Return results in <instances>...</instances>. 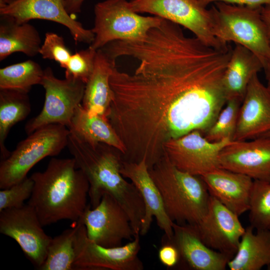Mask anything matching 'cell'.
<instances>
[{"label":"cell","instance_id":"cell-1","mask_svg":"<svg viewBox=\"0 0 270 270\" xmlns=\"http://www.w3.org/2000/svg\"><path fill=\"white\" fill-rule=\"evenodd\" d=\"M67 147L88 182L90 208L96 207L104 194H110L128 214L135 234H140L144 202L136 186L121 174L122 160L117 150L102 143L91 144L70 132Z\"/></svg>","mask_w":270,"mask_h":270},{"label":"cell","instance_id":"cell-2","mask_svg":"<svg viewBox=\"0 0 270 270\" xmlns=\"http://www.w3.org/2000/svg\"><path fill=\"white\" fill-rule=\"evenodd\" d=\"M34 182L28 204L43 226L63 220L78 221L88 205L89 183L72 158H52L46 169L30 176Z\"/></svg>","mask_w":270,"mask_h":270},{"label":"cell","instance_id":"cell-3","mask_svg":"<svg viewBox=\"0 0 270 270\" xmlns=\"http://www.w3.org/2000/svg\"><path fill=\"white\" fill-rule=\"evenodd\" d=\"M173 222L196 224L206 214L210 194L202 177L181 170L164 156L149 170Z\"/></svg>","mask_w":270,"mask_h":270},{"label":"cell","instance_id":"cell-4","mask_svg":"<svg viewBox=\"0 0 270 270\" xmlns=\"http://www.w3.org/2000/svg\"><path fill=\"white\" fill-rule=\"evenodd\" d=\"M212 8V32L222 44L233 42L253 52L264 68L270 60V41L260 8L215 2Z\"/></svg>","mask_w":270,"mask_h":270},{"label":"cell","instance_id":"cell-5","mask_svg":"<svg viewBox=\"0 0 270 270\" xmlns=\"http://www.w3.org/2000/svg\"><path fill=\"white\" fill-rule=\"evenodd\" d=\"M69 129L57 124L41 127L20 142L0 164V188L23 180L30 170L46 157L58 154L67 146Z\"/></svg>","mask_w":270,"mask_h":270},{"label":"cell","instance_id":"cell-6","mask_svg":"<svg viewBox=\"0 0 270 270\" xmlns=\"http://www.w3.org/2000/svg\"><path fill=\"white\" fill-rule=\"evenodd\" d=\"M94 38L90 46L97 50L116 40H144L152 28L160 26L164 18L143 16L134 12L126 0H105L94 6Z\"/></svg>","mask_w":270,"mask_h":270},{"label":"cell","instance_id":"cell-7","mask_svg":"<svg viewBox=\"0 0 270 270\" xmlns=\"http://www.w3.org/2000/svg\"><path fill=\"white\" fill-rule=\"evenodd\" d=\"M128 3L137 13L150 14L186 28L208 46L219 50L230 46L214 36L212 10L198 0H130Z\"/></svg>","mask_w":270,"mask_h":270},{"label":"cell","instance_id":"cell-8","mask_svg":"<svg viewBox=\"0 0 270 270\" xmlns=\"http://www.w3.org/2000/svg\"><path fill=\"white\" fill-rule=\"evenodd\" d=\"M40 85L45 90L44 104L40 113L26 122L28 134L50 124L68 128L76 108L82 102L86 84L73 78H58L48 67L44 70Z\"/></svg>","mask_w":270,"mask_h":270},{"label":"cell","instance_id":"cell-9","mask_svg":"<svg viewBox=\"0 0 270 270\" xmlns=\"http://www.w3.org/2000/svg\"><path fill=\"white\" fill-rule=\"evenodd\" d=\"M76 246V270H142L144 266L138 256L140 250V234L124 245L106 248L89 239L81 219L78 220Z\"/></svg>","mask_w":270,"mask_h":270},{"label":"cell","instance_id":"cell-10","mask_svg":"<svg viewBox=\"0 0 270 270\" xmlns=\"http://www.w3.org/2000/svg\"><path fill=\"white\" fill-rule=\"evenodd\" d=\"M232 141L212 142L199 130H194L166 142L164 155L179 170L202 176L220 167L219 156L222 148Z\"/></svg>","mask_w":270,"mask_h":270},{"label":"cell","instance_id":"cell-11","mask_svg":"<svg viewBox=\"0 0 270 270\" xmlns=\"http://www.w3.org/2000/svg\"><path fill=\"white\" fill-rule=\"evenodd\" d=\"M42 227L35 210L28 204L0 212V232L15 240L38 269L44 262L52 239Z\"/></svg>","mask_w":270,"mask_h":270},{"label":"cell","instance_id":"cell-12","mask_svg":"<svg viewBox=\"0 0 270 270\" xmlns=\"http://www.w3.org/2000/svg\"><path fill=\"white\" fill-rule=\"evenodd\" d=\"M80 219L88 238L104 247L120 246L124 240H132L136 236L128 214L108 194L103 195L96 207L88 205Z\"/></svg>","mask_w":270,"mask_h":270},{"label":"cell","instance_id":"cell-13","mask_svg":"<svg viewBox=\"0 0 270 270\" xmlns=\"http://www.w3.org/2000/svg\"><path fill=\"white\" fill-rule=\"evenodd\" d=\"M192 225L205 244L230 259L236 254L245 231L239 216L210 195L206 214Z\"/></svg>","mask_w":270,"mask_h":270},{"label":"cell","instance_id":"cell-14","mask_svg":"<svg viewBox=\"0 0 270 270\" xmlns=\"http://www.w3.org/2000/svg\"><path fill=\"white\" fill-rule=\"evenodd\" d=\"M0 14L14 19L18 23L38 19L52 21L66 26L76 42L90 44L94 34L85 28L67 12L62 0H16L0 5Z\"/></svg>","mask_w":270,"mask_h":270},{"label":"cell","instance_id":"cell-15","mask_svg":"<svg viewBox=\"0 0 270 270\" xmlns=\"http://www.w3.org/2000/svg\"><path fill=\"white\" fill-rule=\"evenodd\" d=\"M219 165L254 180L270 182V138L232 141L220 152Z\"/></svg>","mask_w":270,"mask_h":270},{"label":"cell","instance_id":"cell-16","mask_svg":"<svg viewBox=\"0 0 270 270\" xmlns=\"http://www.w3.org/2000/svg\"><path fill=\"white\" fill-rule=\"evenodd\" d=\"M120 172L124 178L130 179L136 186L144 202L145 214L140 235L146 234L153 217H155L157 224L164 232V237L171 240L173 236V222L166 212L161 194L150 174L146 160L144 159L138 162L122 160Z\"/></svg>","mask_w":270,"mask_h":270},{"label":"cell","instance_id":"cell-17","mask_svg":"<svg viewBox=\"0 0 270 270\" xmlns=\"http://www.w3.org/2000/svg\"><path fill=\"white\" fill-rule=\"evenodd\" d=\"M270 132V92L254 75L241 103L233 141L264 136Z\"/></svg>","mask_w":270,"mask_h":270},{"label":"cell","instance_id":"cell-18","mask_svg":"<svg viewBox=\"0 0 270 270\" xmlns=\"http://www.w3.org/2000/svg\"><path fill=\"white\" fill-rule=\"evenodd\" d=\"M172 228V238L168 240L178 250V264L193 270H225L228 268L230 258L205 244L194 225L173 222Z\"/></svg>","mask_w":270,"mask_h":270},{"label":"cell","instance_id":"cell-19","mask_svg":"<svg viewBox=\"0 0 270 270\" xmlns=\"http://www.w3.org/2000/svg\"><path fill=\"white\" fill-rule=\"evenodd\" d=\"M210 196L240 216L248 211L254 180L245 174L218 168L200 176Z\"/></svg>","mask_w":270,"mask_h":270},{"label":"cell","instance_id":"cell-20","mask_svg":"<svg viewBox=\"0 0 270 270\" xmlns=\"http://www.w3.org/2000/svg\"><path fill=\"white\" fill-rule=\"evenodd\" d=\"M262 70L263 64L253 52L236 44L223 76L226 101L237 100L242 102L249 83Z\"/></svg>","mask_w":270,"mask_h":270},{"label":"cell","instance_id":"cell-21","mask_svg":"<svg viewBox=\"0 0 270 270\" xmlns=\"http://www.w3.org/2000/svg\"><path fill=\"white\" fill-rule=\"evenodd\" d=\"M116 63L97 50L93 72L86 84L82 102L90 115L107 116L112 100L110 78Z\"/></svg>","mask_w":270,"mask_h":270},{"label":"cell","instance_id":"cell-22","mask_svg":"<svg viewBox=\"0 0 270 270\" xmlns=\"http://www.w3.org/2000/svg\"><path fill=\"white\" fill-rule=\"evenodd\" d=\"M245 228L238 250L228 261L230 270H260L270 266V230Z\"/></svg>","mask_w":270,"mask_h":270},{"label":"cell","instance_id":"cell-23","mask_svg":"<svg viewBox=\"0 0 270 270\" xmlns=\"http://www.w3.org/2000/svg\"><path fill=\"white\" fill-rule=\"evenodd\" d=\"M42 46L40 34L28 22L18 23L14 19L0 16V60L20 52L28 56L39 54Z\"/></svg>","mask_w":270,"mask_h":270},{"label":"cell","instance_id":"cell-24","mask_svg":"<svg viewBox=\"0 0 270 270\" xmlns=\"http://www.w3.org/2000/svg\"><path fill=\"white\" fill-rule=\"evenodd\" d=\"M68 128L90 143L104 144L115 148L123 155L126 153L125 146L107 117L90 115L82 104L76 108Z\"/></svg>","mask_w":270,"mask_h":270},{"label":"cell","instance_id":"cell-25","mask_svg":"<svg viewBox=\"0 0 270 270\" xmlns=\"http://www.w3.org/2000/svg\"><path fill=\"white\" fill-rule=\"evenodd\" d=\"M31 112L28 93L11 90H0V158H6L10 152L5 141L12 127L24 120Z\"/></svg>","mask_w":270,"mask_h":270},{"label":"cell","instance_id":"cell-26","mask_svg":"<svg viewBox=\"0 0 270 270\" xmlns=\"http://www.w3.org/2000/svg\"><path fill=\"white\" fill-rule=\"evenodd\" d=\"M74 222V225L72 228L52 238L48 248L46 259L38 270H76V240L78 222Z\"/></svg>","mask_w":270,"mask_h":270},{"label":"cell","instance_id":"cell-27","mask_svg":"<svg viewBox=\"0 0 270 270\" xmlns=\"http://www.w3.org/2000/svg\"><path fill=\"white\" fill-rule=\"evenodd\" d=\"M40 65L28 60L0 69V90L28 93L32 86L40 84L44 75Z\"/></svg>","mask_w":270,"mask_h":270},{"label":"cell","instance_id":"cell-28","mask_svg":"<svg viewBox=\"0 0 270 270\" xmlns=\"http://www.w3.org/2000/svg\"><path fill=\"white\" fill-rule=\"evenodd\" d=\"M248 212L254 229L270 230V182L254 180Z\"/></svg>","mask_w":270,"mask_h":270},{"label":"cell","instance_id":"cell-29","mask_svg":"<svg viewBox=\"0 0 270 270\" xmlns=\"http://www.w3.org/2000/svg\"><path fill=\"white\" fill-rule=\"evenodd\" d=\"M241 103L237 100L226 101L214 123L204 134L206 139L212 142L233 141Z\"/></svg>","mask_w":270,"mask_h":270},{"label":"cell","instance_id":"cell-30","mask_svg":"<svg viewBox=\"0 0 270 270\" xmlns=\"http://www.w3.org/2000/svg\"><path fill=\"white\" fill-rule=\"evenodd\" d=\"M96 50L90 46L72 54L65 69V78L80 80L85 84L94 68Z\"/></svg>","mask_w":270,"mask_h":270},{"label":"cell","instance_id":"cell-31","mask_svg":"<svg viewBox=\"0 0 270 270\" xmlns=\"http://www.w3.org/2000/svg\"><path fill=\"white\" fill-rule=\"evenodd\" d=\"M34 188L31 177L0 190V212L9 208H17L24 205V201L30 198Z\"/></svg>","mask_w":270,"mask_h":270},{"label":"cell","instance_id":"cell-32","mask_svg":"<svg viewBox=\"0 0 270 270\" xmlns=\"http://www.w3.org/2000/svg\"><path fill=\"white\" fill-rule=\"evenodd\" d=\"M39 54L44 59L56 61L64 68L72 55L70 50L66 46L63 38L52 32L45 34Z\"/></svg>","mask_w":270,"mask_h":270},{"label":"cell","instance_id":"cell-33","mask_svg":"<svg viewBox=\"0 0 270 270\" xmlns=\"http://www.w3.org/2000/svg\"><path fill=\"white\" fill-rule=\"evenodd\" d=\"M162 246L158 250V257L161 263L168 268L178 264L180 256L176 246L164 237Z\"/></svg>","mask_w":270,"mask_h":270},{"label":"cell","instance_id":"cell-34","mask_svg":"<svg viewBox=\"0 0 270 270\" xmlns=\"http://www.w3.org/2000/svg\"><path fill=\"white\" fill-rule=\"evenodd\" d=\"M204 7L210 3L222 2L226 4L246 6L252 7L260 8L266 5L270 4V0H198Z\"/></svg>","mask_w":270,"mask_h":270},{"label":"cell","instance_id":"cell-35","mask_svg":"<svg viewBox=\"0 0 270 270\" xmlns=\"http://www.w3.org/2000/svg\"><path fill=\"white\" fill-rule=\"evenodd\" d=\"M85 0H62L67 12L70 15L81 12L82 6Z\"/></svg>","mask_w":270,"mask_h":270},{"label":"cell","instance_id":"cell-36","mask_svg":"<svg viewBox=\"0 0 270 270\" xmlns=\"http://www.w3.org/2000/svg\"><path fill=\"white\" fill-rule=\"evenodd\" d=\"M260 11L270 41V4L262 6Z\"/></svg>","mask_w":270,"mask_h":270},{"label":"cell","instance_id":"cell-37","mask_svg":"<svg viewBox=\"0 0 270 270\" xmlns=\"http://www.w3.org/2000/svg\"><path fill=\"white\" fill-rule=\"evenodd\" d=\"M264 70L266 74H270V60L264 67Z\"/></svg>","mask_w":270,"mask_h":270},{"label":"cell","instance_id":"cell-38","mask_svg":"<svg viewBox=\"0 0 270 270\" xmlns=\"http://www.w3.org/2000/svg\"><path fill=\"white\" fill-rule=\"evenodd\" d=\"M266 80L267 81V84L266 86H267L268 90L270 92V74H266Z\"/></svg>","mask_w":270,"mask_h":270},{"label":"cell","instance_id":"cell-39","mask_svg":"<svg viewBox=\"0 0 270 270\" xmlns=\"http://www.w3.org/2000/svg\"><path fill=\"white\" fill-rule=\"evenodd\" d=\"M16 0H0V5L7 4Z\"/></svg>","mask_w":270,"mask_h":270},{"label":"cell","instance_id":"cell-40","mask_svg":"<svg viewBox=\"0 0 270 270\" xmlns=\"http://www.w3.org/2000/svg\"><path fill=\"white\" fill-rule=\"evenodd\" d=\"M264 136H268L270 138V132Z\"/></svg>","mask_w":270,"mask_h":270}]
</instances>
